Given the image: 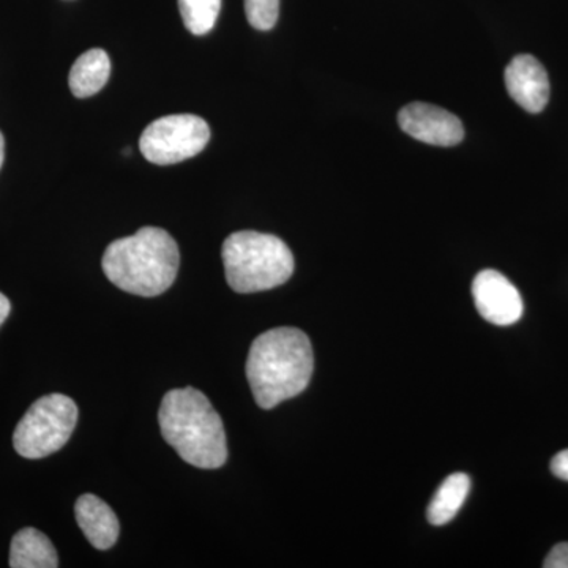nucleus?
<instances>
[{
  "label": "nucleus",
  "instance_id": "nucleus-1",
  "mask_svg": "<svg viewBox=\"0 0 568 568\" xmlns=\"http://www.w3.org/2000/svg\"><path fill=\"white\" fill-rule=\"evenodd\" d=\"M315 369L312 342L294 327H278L254 339L246 377L257 406L272 409L308 387Z\"/></svg>",
  "mask_w": 568,
  "mask_h": 568
},
{
  "label": "nucleus",
  "instance_id": "nucleus-2",
  "mask_svg": "<svg viewBox=\"0 0 568 568\" xmlns=\"http://www.w3.org/2000/svg\"><path fill=\"white\" fill-rule=\"evenodd\" d=\"M164 440L179 457L200 469H219L227 459L226 432L207 396L193 387L163 396L159 413Z\"/></svg>",
  "mask_w": 568,
  "mask_h": 568
},
{
  "label": "nucleus",
  "instance_id": "nucleus-3",
  "mask_svg": "<svg viewBox=\"0 0 568 568\" xmlns=\"http://www.w3.org/2000/svg\"><path fill=\"white\" fill-rule=\"evenodd\" d=\"M179 263L181 254L174 239L152 226L112 242L102 261L104 275L112 284L140 297H156L170 290Z\"/></svg>",
  "mask_w": 568,
  "mask_h": 568
},
{
  "label": "nucleus",
  "instance_id": "nucleus-4",
  "mask_svg": "<svg viewBox=\"0 0 568 568\" xmlns=\"http://www.w3.org/2000/svg\"><path fill=\"white\" fill-rule=\"evenodd\" d=\"M224 275L239 294L282 286L294 274V256L282 239L256 231H239L224 241Z\"/></svg>",
  "mask_w": 568,
  "mask_h": 568
},
{
  "label": "nucleus",
  "instance_id": "nucleus-5",
  "mask_svg": "<svg viewBox=\"0 0 568 568\" xmlns=\"http://www.w3.org/2000/svg\"><path fill=\"white\" fill-rule=\"evenodd\" d=\"M77 422L78 406L69 396H41L14 429V450L28 459L50 457L69 443Z\"/></svg>",
  "mask_w": 568,
  "mask_h": 568
},
{
  "label": "nucleus",
  "instance_id": "nucleus-6",
  "mask_svg": "<svg viewBox=\"0 0 568 568\" xmlns=\"http://www.w3.org/2000/svg\"><path fill=\"white\" fill-rule=\"evenodd\" d=\"M211 129L203 118L174 114L156 119L141 134L140 149L145 160L160 166L185 162L204 151Z\"/></svg>",
  "mask_w": 568,
  "mask_h": 568
},
{
  "label": "nucleus",
  "instance_id": "nucleus-7",
  "mask_svg": "<svg viewBox=\"0 0 568 568\" xmlns=\"http://www.w3.org/2000/svg\"><path fill=\"white\" fill-rule=\"evenodd\" d=\"M398 123L414 140L439 148H452L465 138V126L457 115L435 104H407L399 111Z\"/></svg>",
  "mask_w": 568,
  "mask_h": 568
},
{
  "label": "nucleus",
  "instance_id": "nucleus-8",
  "mask_svg": "<svg viewBox=\"0 0 568 568\" xmlns=\"http://www.w3.org/2000/svg\"><path fill=\"white\" fill-rule=\"evenodd\" d=\"M473 297L480 316L495 325L518 323L525 312L517 287L493 268L481 271L474 278Z\"/></svg>",
  "mask_w": 568,
  "mask_h": 568
},
{
  "label": "nucleus",
  "instance_id": "nucleus-9",
  "mask_svg": "<svg viewBox=\"0 0 568 568\" xmlns=\"http://www.w3.org/2000/svg\"><path fill=\"white\" fill-rule=\"evenodd\" d=\"M508 95L528 112L544 111L549 100L547 70L534 55L519 54L508 63L506 73Z\"/></svg>",
  "mask_w": 568,
  "mask_h": 568
},
{
  "label": "nucleus",
  "instance_id": "nucleus-10",
  "mask_svg": "<svg viewBox=\"0 0 568 568\" xmlns=\"http://www.w3.org/2000/svg\"><path fill=\"white\" fill-rule=\"evenodd\" d=\"M74 517L93 548L104 551L114 547L121 525L104 500L93 495H82L74 506Z\"/></svg>",
  "mask_w": 568,
  "mask_h": 568
},
{
  "label": "nucleus",
  "instance_id": "nucleus-11",
  "mask_svg": "<svg viewBox=\"0 0 568 568\" xmlns=\"http://www.w3.org/2000/svg\"><path fill=\"white\" fill-rule=\"evenodd\" d=\"M58 566L59 558L54 545L39 529H21L11 540V568H55Z\"/></svg>",
  "mask_w": 568,
  "mask_h": 568
},
{
  "label": "nucleus",
  "instance_id": "nucleus-12",
  "mask_svg": "<svg viewBox=\"0 0 568 568\" xmlns=\"http://www.w3.org/2000/svg\"><path fill=\"white\" fill-rule=\"evenodd\" d=\"M110 55L103 50H89L78 58L70 71L71 93L78 99H88L102 91L110 80Z\"/></svg>",
  "mask_w": 568,
  "mask_h": 568
},
{
  "label": "nucleus",
  "instance_id": "nucleus-13",
  "mask_svg": "<svg viewBox=\"0 0 568 568\" xmlns=\"http://www.w3.org/2000/svg\"><path fill=\"white\" fill-rule=\"evenodd\" d=\"M470 491V478L457 473L443 481L428 507V521L435 526L447 525L463 507Z\"/></svg>",
  "mask_w": 568,
  "mask_h": 568
},
{
  "label": "nucleus",
  "instance_id": "nucleus-14",
  "mask_svg": "<svg viewBox=\"0 0 568 568\" xmlns=\"http://www.w3.org/2000/svg\"><path fill=\"white\" fill-rule=\"evenodd\" d=\"M183 24L193 36L212 31L222 10V0H179Z\"/></svg>",
  "mask_w": 568,
  "mask_h": 568
},
{
  "label": "nucleus",
  "instance_id": "nucleus-15",
  "mask_svg": "<svg viewBox=\"0 0 568 568\" xmlns=\"http://www.w3.org/2000/svg\"><path fill=\"white\" fill-rule=\"evenodd\" d=\"M246 20L257 31L275 28L280 14V0H245Z\"/></svg>",
  "mask_w": 568,
  "mask_h": 568
},
{
  "label": "nucleus",
  "instance_id": "nucleus-16",
  "mask_svg": "<svg viewBox=\"0 0 568 568\" xmlns=\"http://www.w3.org/2000/svg\"><path fill=\"white\" fill-rule=\"evenodd\" d=\"M545 568H568V541L556 545L544 562Z\"/></svg>",
  "mask_w": 568,
  "mask_h": 568
},
{
  "label": "nucleus",
  "instance_id": "nucleus-17",
  "mask_svg": "<svg viewBox=\"0 0 568 568\" xmlns=\"http://www.w3.org/2000/svg\"><path fill=\"white\" fill-rule=\"evenodd\" d=\"M551 470L560 480L568 481V448L559 452L551 462Z\"/></svg>",
  "mask_w": 568,
  "mask_h": 568
},
{
  "label": "nucleus",
  "instance_id": "nucleus-18",
  "mask_svg": "<svg viewBox=\"0 0 568 568\" xmlns=\"http://www.w3.org/2000/svg\"><path fill=\"white\" fill-rule=\"evenodd\" d=\"M11 312V305L9 298L6 297L2 293H0V325L6 323L7 317H9Z\"/></svg>",
  "mask_w": 568,
  "mask_h": 568
},
{
  "label": "nucleus",
  "instance_id": "nucleus-19",
  "mask_svg": "<svg viewBox=\"0 0 568 568\" xmlns=\"http://www.w3.org/2000/svg\"><path fill=\"white\" fill-rule=\"evenodd\" d=\"M3 159H6V140H3V134L0 133V168H2Z\"/></svg>",
  "mask_w": 568,
  "mask_h": 568
}]
</instances>
